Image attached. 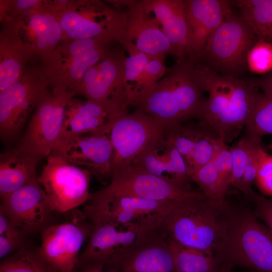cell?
<instances>
[{"instance_id": "b9f144b4", "label": "cell", "mask_w": 272, "mask_h": 272, "mask_svg": "<svg viewBox=\"0 0 272 272\" xmlns=\"http://www.w3.org/2000/svg\"><path fill=\"white\" fill-rule=\"evenodd\" d=\"M38 3L36 0H19L16 3L17 8L19 9H25L30 7L34 6Z\"/></svg>"}, {"instance_id": "30bf717a", "label": "cell", "mask_w": 272, "mask_h": 272, "mask_svg": "<svg viewBox=\"0 0 272 272\" xmlns=\"http://www.w3.org/2000/svg\"><path fill=\"white\" fill-rule=\"evenodd\" d=\"M55 87L42 95L18 146L41 158L47 157L59 140L66 107L75 95Z\"/></svg>"}, {"instance_id": "f35d334b", "label": "cell", "mask_w": 272, "mask_h": 272, "mask_svg": "<svg viewBox=\"0 0 272 272\" xmlns=\"http://www.w3.org/2000/svg\"><path fill=\"white\" fill-rule=\"evenodd\" d=\"M249 198L254 204L253 215L258 220L263 221L272 233V197L260 195L252 190Z\"/></svg>"}, {"instance_id": "2e32d148", "label": "cell", "mask_w": 272, "mask_h": 272, "mask_svg": "<svg viewBox=\"0 0 272 272\" xmlns=\"http://www.w3.org/2000/svg\"><path fill=\"white\" fill-rule=\"evenodd\" d=\"M47 89L43 82L22 79L0 92V135L3 140L14 139Z\"/></svg>"}, {"instance_id": "8992f818", "label": "cell", "mask_w": 272, "mask_h": 272, "mask_svg": "<svg viewBox=\"0 0 272 272\" xmlns=\"http://www.w3.org/2000/svg\"><path fill=\"white\" fill-rule=\"evenodd\" d=\"M173 202L117 195L102 188L91 194L83 211L87 216L108 219L136 231L153 233Z\"/></svg>"}, {"instance_id": "1f68e13d", "label": "cell", "mask_w": 272, "mask_h": 272, "mask_svg": "<svg viewBox=\"0 0 272 272\" xmlns=\"http://www.w3.org/2000/svg\"><path fill=\"white\" fill-rule=\"evenodd\" d=\"M245 127V133L259 139L264 135L272 134L271 97L259 91Z\"/></svg>"}, {"instance_id": "8d00e7d4", "label": "cell", "mask_w": 272, "mask_h": 272, "mask_svg": "<svg viewBox=\"0 0 272 272\" xmlns=\"http://www.w3.org/2000/svg\"><path fill=\"white\" fill-rule=\"evenodd\" d=\"M22 66L20 60L12 54L5 56L0 65V92L11 86L21 77Z\"/></svg>"}, {"instance_id": "7bdbcfd3", "label": "cell", "mask_w": 272, "mask_h": 272, "mask_svg": "<svg viewBox=\"0 0 272 272\" xmlns=\"http://www.w3.org/2000/svg\"><path fill=\"white\" fill-rule=\"evenodd\" d=\"M242 272H254V271H242Z\"/></svg>"}, {"instance_id": "5b68a950", "label": "cell", "mask_w": 272, "mask_h": 272, "mask_svg": "<svg viewBox=\"0 0 272 272\" xmlns=\"http://www.w3.org/2000/svg\"><path fill=\"white\" fill-rule=\"evenodd\" d=\"M257 41L241 16L232 11L210 37L195 63L239 79L248 69L247 54Z\"/></svg>"}, {"instance_id": "4316f807", "label": "cell", "mask_w": 272, "mask_h": 272, "mask_svg": "<svg viewBox=\"0 0 272 272\" xmlns=\"http://www.w3.org/2000/svg\"><path fill=\"white\" fill-rule=\"evenodd\" d=\"M177 272H230L217 256L167 239Z\"/></svg>"}, {"instance_id": "52a82bcc", "label": "cell", "mask_w": 272, "mask_h": 272, "mask_svg": "<svg viewBox=\"0 0 272 272\" xmlns=\"http://www.w3.org/2000/svg\"><path fill=\"white\" fill-rule=\"evenodd\" d=\"M86 217L91 223L92 230L87 244L79 255L77 266L99 264L105 267H118L158 231L141 232L103 217Z\"/></svg>"}, {"instance_id": "484cf974", "label": "cell", "mask_w": 272, "mask_h": 272, "mask_svg": "<svg viewBox=\"0 0 272 272\" xmlns=\"http://www.w3.org/2000/svg\"><path fill=\"white\" fill-rule=\"evenodd\" d=\"M232 171V160L227 147L220 151L210 162L196 171L191 177L205 195L225 206H228L226 194Z\"/></svg>"}, {"instance_id": "277c9868", "label": "cell", "mask_w": 272, "mask_h": 272, "mask_svg": "<svg viewBox=\"0 0 272 272\" xmlns=\"http://www.w3.org/2000/svg\"><path fill=\"white\" fill-rule=\"evenodd\" d=\"M217 256L230 270L241 266L254 272H272V233L252 213L231 209Z\"/></svg>"}, {"instance_id": "ac0fdd59", "label": "cell", "mask_w": 272, "mask_h": 272, "mask_svg": "<svg viewBox=\"0 0 272 272\" xmlns=\"http://www.w3.org/2000/svg\"><path fill=\"white\" fill-rule=\"evenodd\" d=\"M230 2L184 0L188 29L189 60L197 62L210 37L232 12Z\"/></svg>"}, {"instance_id": "44dd1931", "label": "cell", "mask_w": 272, "mask_h": 272, "mask_svg": "<svg viewBox=\"0 0 272 272\" xmlns=\"http://www.w3.org/2000/svg\"><path fill=\"white\" fill-rule=\"evenodd\" d=\"M148 14L153 18L168 39L177 60L189 59L188 29L184 0L141 1Z\"/></svg>"}, {"instance_id": "9a60e30c", "label": "cell", "mask_w": 272, "mask_h": 272, "mask_svg": "<svg viewBox=\"0 0 272 272\" xmlns=\"http://www.w3.org/2000/svg\"><path fill=\"white\" fill-rule=\"evenodd\" d=\"M105 190L115 194L128 195L158 201H175L193 194L132 165L116 170Z\"/></svg>"}, {"instance_id": "836d02e7", "label": "cell", "mask_w": 272, "mask_h": 272, "mask_svg": "<svg viewBox=\"0 0 272 272\" xmlns=\"http://www.w3.org/2000/svg\"><path fill=\"white\" fill-rule=\"evenodd\" d=\"M28 235L13 225L7 217L0 212V258L10 256L30 243Z\"/></svg>"}, {"instance_id": "83f0119b", "label": "cell", "mask_w": 272, "mask_h": 272, "mask_svg": "<svg viewBox=\"0 0 272 272\" xmlns=\"http://www.w3.org/2000/svg\"><path fill=\"white\" fill-rule=\"evenodd\" d=\"M241 16L256 37L272 45V0H240Z\"/></svg>"}, {"instance_id": "6da1fadb", "label": "cell", "mask_w": 272, "mask_h": 272, "mask_svg": "<svg viewBox=\"0 0 272 272\" xmlns=\"http://www.w3.org/2000/svg\"><path fill=\"white\" fill-rule=\"evenodd\" d=\"M205 91L195 63L177 60L167 76L130 93L127 101L167 127L198 118L206 99Z\"/></svg>"}, {"instance_id": "d6a6232c", "label": "cell", "mask_w": 272, "mask_h": 272, "mask_svg": "<svg viewBox=\"0 0 272 272\" xmlns=\"http://www.w3.org/2000/svg\"><path fill=\"white\" fill-rule=\"evenodd\" d=\"M120 44L128 54L125 60L124 68V87L128 92L136 83L146 64L153 56L139 50L128 39L122 38Z\"/></svg>"}, {"instance_id": "9c48e42d", "label": "cell", "mask_w": 272, "mask_h": 272, "mask_svg": "<svg viewBox=\"0 0 272 272\" xmlns=\"http://www.w3.org/2000/svg\"><path fill=\"white\" fill-rule=\"evenodd\" d=\"M91 174L51 153L47 157L38 181L45 190L53 212L73 211L89 200Z\"/></svg>"}, {"instance_id": "ba28073f", "label": "cell", "mask_w": 272, "mask_h": 272, "mask_svg": "<svg viewBox=\"0 0 272 272\" xmlns=\"http://www.w3.org/2000/svg\"><path fill=\"white\" fill-rule=\"evenodd\" d=\"M166 126L137 108L122 112L109 133L113 149L112 175L131 165L142 154L165 139Z\"/></svg>"}, {"instance_id": "cb8c5ba5", "label": "cell", "mask_w": 272, "mask_h": 272, "mask_svg": "<svg viewBox=\"0 0 272 272\" xmlns=\"http://www.w3.org/2000/svg\"><path fill=\"white\" fill-rule=\"evenodd\" d=\"M120 272H177L167 239L158 230L118 267Z\"/></svg>"}, {"instance_id": "4dcf8cb0", "label": "cell", "mask_w": 272, "mask_h": 272, "mask_svg": "<svg viewBox=\"0 0 272 272\" xmlns=\"http://www.w3.org/2000/svg\"><path fill=\"white\" fill-rule=\"evenodd\" d=\"M0 272H53L39 253L29 244L2 259Z\"/></svg>"}, {"instance_id": "60d3db41", "label": "cell", "mask_w": 272, "mask_h": 272, "mask_svg": "<svg viewBox=\"0 0 272 272\" xmlns=\"http://www.w3.org/2000/svg\"><path fill=\"white\" fill-rule=\"evenodd\" d=\"M73 272H120L118 267H105L99 264H88L77 266Z\"/></svg>"}, {"instance_id": "e0dca14e", "label": "cell", "mask_w": 272, "mask_h": 272, "mask_svg": "<svg viewBox=\"0 0 272 272\" xmlns=\"http://www.w3.org/2000/svg\"><path fill=\"white\" fill-rule=\"evenodd\" d=\"M165 139L179 152L184 159L190 178L199 168L228 147L198 122L168 126Z\"/></svg>"}, {"instance_id": "d4e9b609", "label": "cell", "mask_w": 272, "mask_h": 272, "mask_svg": "<svg viewBox=\"0 0 272 272\" xmlns=\"http://www.w3.org/2000/svg\"><path fill=\"white\" fill-rule=\"evenodd\" d=\"M41 159L18 146L1 153V200L13 192L38 180L36 167Z\"/></svg>"}, {"instance_id": "ffe728a7", "label": "cell", "mask_w": 272, "mask_h": 272, "mask_svg": "<svg viewBox=\"0 0 272 272\" xmlns=\"http://www.w3.org/2000/svg\"><path fill=\"white\" fill-rule=\"evenodd\" d=\"M127 11V21L122 38L131 41L140 51L152 56L173 55L170 42L146 11L141 1H119Z\"/></svg>"}, {"instance_id": "8fae6325", "label": "cell", "mask_w": 272, "mask_h": 272, "mask_svg": "<svg viewBox=\"0 0 272 272\" xmlns=\"http://www.w3.org/2000/svg\"><path fill=\"white\" fill-rule=\"evenodd\" d=\"M70 221L48 226L40 232V255L53 272H73L92 224L83 211H72Z\"/></svg>"}, {"instance_id": "4fadbf2b", "label": "cell", "mask_w": 272, "mask_h": 272, "mask_svg": "<svg viewBox=\"0 0 272 272\" xmlns=\"http://www.w3.org/2000/svg\"><path fill=\"white\" fill-rule=\"evenodd\" d=\"M1 201L0 212L28 235L40 233L48 227L53 212L38 180L9 194Z\"/></svg>"}, {"instance_id": "ab89813d", "label": "cell", "mask_w": 272, "mask_h": 272, "mask_svg": "<svg viewBox=\"0 0 272 272\" xmlns=\"http://www.w3.org/2000/svg\"><path fill=\"white\" fill-rule=\"evenodd\" d=\"M250 83L259 90L272 97V72L264 77L252 80Z\"/></svg>"}, {"instance_id": "5bb4252c", "label": "cell", "mask_w": 272, "mask_h": 272, "mask_svg": "<svg viewBox=\"0 0 272 272\" xmlns=\"http://www.w3.org/2000/svg\"><path fill=\"white\" fill-rule=\"evenodd\" d=\"M103 180L112 177L113 149L108 134H87L61 139L52 152Z\"/></svg>"}, {"instance_id": "74e56055", "label": "cell", "mask_w": 272, "mask_h": 272, "mask_svg": "<svg viewBox=\"0 0 272 272\" xmlns=\"http://www.w3.org/2000/svg\"><path fill=\"white\" fill-rule=\"evenodd\" d=\"M255 182L263 194L272 197V155L266 152L261 159Z\"/></svg>"}, {"instance_id": "7a4b0ae2", "label": "cell", "mask_w": 272, "mask_h": 272, "mask_svg": "<svg viewBox=\"0 0 272 272\" xmlns=\"http://www.w3.org/2000/svg\"><path fill=\"white\" fill-rule=\"evenodd\" d=\"M231 209L202 192L173 201L159 229L166 238L217 256L225 237Z\"/></svg>"}, {"instance_id": "f546056e", "label": "cell", "mask_w": 272, "mask_h": 272, "mask_svg": "<svg viewBox=\"0 0 272 272\" xmlns=\"http://www.w3.org/2000/svg\"><path fill=\"white\" fill-rule=\"evenodd\" d=\"M262 149L261 139L245 133L238 144L230 149L232 160L231 185L241 191L244 172Z\"/></svg>"}, {"instance_id": "f1b7e54d", "label": "cell", "mask_w": 272, "mask_h": 272, "mask_svg": "<svg viewBox=\"0 0 272 272\" xmlns=\"http://www.w3.org/2000/svg\"><path fill=\"white\" fill-rule=\"evenodd\" d=\"M28 29L35 46L43 52L53 49L62 36L58 18L47 12L31 14L29 18Z\"/></svg>"}, {"instance_id": "d6986e66", "label": "cell", "mask_w": 272, "mask_h": 272, "mask_svg": "<svg viewBox=\"0 0 272 272\" xmlns=\"http://www.w3.org/2000/svg\"><path fill=\"white\" fill-rule=\"evenodd\" d=\"M126 57L123 47L110 51L86 71L74 91L75 94H82L88 100L102 102L119 93L126 92L124 84Z\"/></svg>"}, {"instance_id": "3957f363", "label": "cell", "mask_w": 272, "mask_h": 272, "mask_svg": "<svg viewBox=\"0 0 272 272\" xmlns=\"http://www.w3.org/2000/svg\"><path fill=\"white\" fill-rule=\"evenodd\" d=\"M195 65L209 95L198 122L227 144L245 127L259 90L250 82Z\"/></svg>"}, {"instance_id": "e575fe53", "label": "cell", "mask_w": 272, "mask_h": 272, "mask_svg": "<svg viewBox=\"0 0 272 272\" xmlns=\"http://www.w3.org/2000/svg\"><path fill=\"white\" fill-rule=\"evenodd\" d=\"M247 64L253 73L264 74L272 71V45L258 40L247 56Z\"/></svg>"}, {"instance_id": "7c38bea8", "label": "cell", "mask_w": 272, "mask_h": 272, "mask_svg": "<svg viewBox=\"0 0 272 272\" xmlns=\"http://www.w3.org/2000/svg\"><path fill=\"white\" fill-rule=\"evenodd\" d=\"M128 107L126 98L121 95L102 102L72 98L65 109L59 140L87 134H108L116 118Z\"/></svg>"}, {"instance_id": "d590c367", "label": "cell", "mask_w": 272, "mask_h": 272, "mask_svg": "<svg viewBox=\"0 0 272 272\" xmlns=\"http://www.w3.org/2000/svg\"><path fill=\"white\" fill-rule=\"evenodd\" d=\"M164 59L163 57H152L136 83L129 89L127 96L161 80L167 70L164 65Z\"/></svg>"}, {"instance_id": "7402d4cb", "label": "cell", "mask_w": 272, "mask_h": 272, "mask_svg": "<svg viewBox=\"0 0 272 272\" xmlns=\"http://www.w3.org/2000/svg\"><path fill=\"white\" fill-rule=\"evenodd\" d=\"M131 165L190 190L188 181L191 178L185 162L166 139L146 150Z\"/></svg>"}, {"instance_id": "603a6c76", "label": "cell", "mask_w": 272, "mask_h": 272, "mask_svg": "<svg viewBox=\"0 0 272 272\" xmlns=\"http://www.w3.org/2000/svg\"><path fill=\"white\" fill-rule=\"evenodd\" d=\"M111 41L102 37L74 40L67 46L66 61L62 63L61 88L74 92L86 71L110 51L105 45Z\"/></svg>"}]
</instances>
